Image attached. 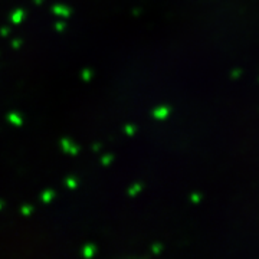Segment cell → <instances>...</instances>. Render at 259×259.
<instances>
[{
  "instance_id": "1",
  "label": "cell",
  "mask_w": 259,
  "mask_h": 259,
  "mask_svg": "<svg viewBox=\"0 0 259 259\" xmlns=\"http://www.w3.org/2000/svg\"><path fill=\"white\" fill-rule=\"evenodd\" d=\"M167 114H168V110H167V108H158L157 112H156V115H157V117H161V118H164Z\"/></svg>"
}]
</instances>
